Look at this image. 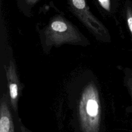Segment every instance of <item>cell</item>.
Masks as SVG:
<instances>
[{
  "instance_id": "1",
  "label": "cell",
  "mask_w": 132,
  "mask_h": 132,
  "mask_svg": "<svg viewBox=\"0 0 132 132\" xmlns=\"http://www.w3.org/2000/svg\"><path fill=\"white\" fill-rule=\"evenodd\" d=\"M41 43L44 52L50 51L53 46L64 44L86 46L89 42L71 22L61 15L51 19L40 31Z\"/></svg>"
},
{
  "instance_id": "2",
  "label": "cell",
  "mask_w": 132,
  "mask_h": 132,
  "mask_svg": "<svg viewBox=\"0 0 132 132\" xmlns=\"http://www.w3.org/2000/svg\"><path fill=\"white\" fill-rule=\"evenodd\" d=\"M78 114L82 132H98L101 121V106L97 87L93 81L83 88L79 101Z\"/></svg>"
},
{
  "instance_id": "3",
  "label": "cell",
  "mask_w": 132,
  "mask_h": 132,
  "mask_svg": "<svg viewBox=\"0 0 132 132\" xmlns=\"http://www.w3.org/2000/svg\"><path fill=\"white\" fill-rule=\"evenodd\" d=\"M71 11L95 36L103 40L107 31L102 23L91 13L86 0H68Z\"/></svg>"
},
{
  "instance_id": "4",
  "label": "cell",
  "mask_w": 132,
  "mask_h": 132,
  "mask_svg": "<svg viewBox=\"0 0 132 132\" xmlns=\"http://www.w3.org/2000/svg\"><path fill=\"white\" fill-rule=\"evenodd\" d=\"M4 67L7 80L9 101L12 109L16 112L18 110V103L21 87L13 58L9 59Z\"/></svg>"
},
{
  "instance_id": "5",
  "label": "cell",
  "mask_w": 132,
  "mask_h": 132,
  "mask_svg": "<svg viewBox=\"0 0 132 132\" xmlns=\"http://www.w3.org/2000/svg\"><path fill=\"white\" fill-rule=\"evenodd\" d=\"M0 132H14L13 120L8 99L5 93L3 94L0 101Z\"/></svg>"
},
{
  "instance_id": "6",
  "label": "cell",
  "mask_w": 132,
  "mask_h": 132,
  "mask_svg": "<svg viewBox=\"0 0 132 132\" xmlns=\"http://www.w3.org/2000/svg\"><path fill=\"white\" fill-rule=\"evenodd\" d=\"M100 5L106 10L110 9V1L109 0H98Z\"/></svg>"
},
{
  "instance_id": "7",
  "label": "cell",
  "mask_w": 132,
  "mask_h": 132,
  "mask_svg": "<svg viewBox=\"0 0 132 132\" xmlns=\"http://www.w3.org/2000/svg\"><path fill=\"white\" fill-rule=\"evenodd\" d=\"M127 24L132 34V13L130 11H128L127 12Z\"/></svg>"
},
{
  "instance_id": "8",
  "label": "cell",
  "mask_w": 132,
  "mask_h": 132,
  "mask_svg": "<svg viewBox=\"0 0 132 132\" xmlns=\"http://www.w3.org/2000/svg\"><path fill=\"white\" fill-rule=\"evenodd\" d=\"M19 122H20V127L21 132H31L29 129H28L26 127H25L23 124H22L21 121H20V120H19Z\"/></svg>"
}]
</instances>
